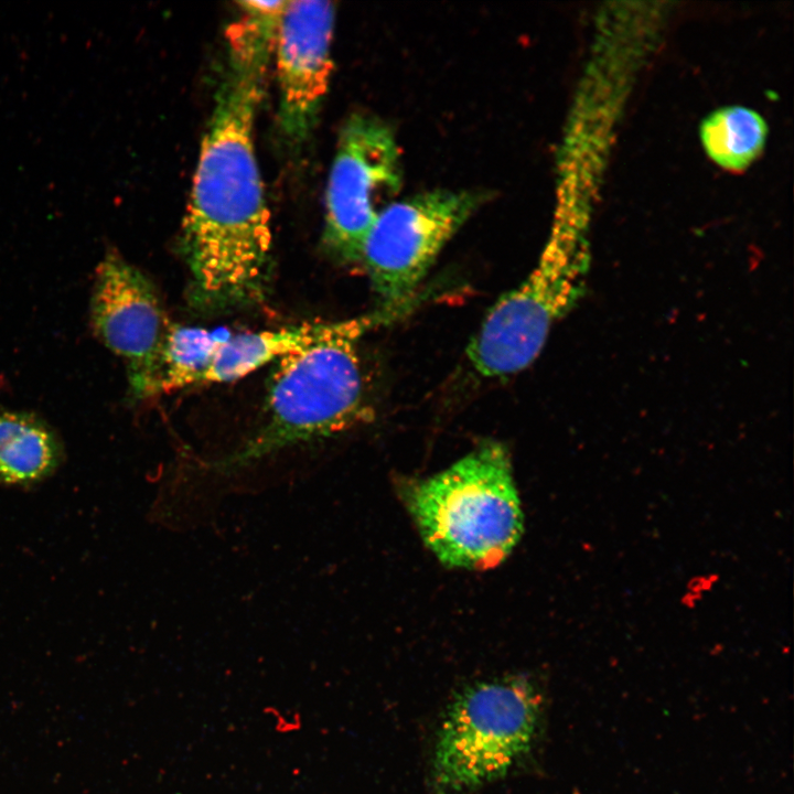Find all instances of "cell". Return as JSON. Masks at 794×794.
Instances as JSON below:
<instances>
[{
  "label": "cell",
  "mask_w": 794,
  "mask_h": 794,
  "mask_svg": "<svg viewBox=\"0 0 794 794\" xmlns=\"http://www.w3.org/2000/svg\"><path fill=\"white\" fill-rule=\"evenodd\" d=\"M389 320L376 310L324 322L308 344L278 358L268 382L266 423L216 468L228 473L364 420L368 412L358 343L369 330Z\"/></svg>",
  "instance_id": "2"
},
{
  "label": "cell",
  "mask_w": 794,
  "mask_h": 794,
  "mask_svg": "<svg viewBox=\"0 0 794 794\" xmlns=\"http://www.w3.org/2000/svg\"><path fill=\"white\" fill-rule=\"evenodd\" d=\"M407 502L426 545L451 567L500 564L523 530L509 455L496 441L416 483Z\"/></svg>",
  "instance_id": "3"
},
{
  "label": "cell",
  "mask_w": 794,
  "mask_h": 794,
  "mask_svg": "<svg viewBox=\"0 0 794 794\" xmlns=\"http://www.w3.org/2000/svg\"><path fill=\"white\" fill-rule=\"evenodd\" d=\"M228 46L181 237L191 301L206 310L260 300L269 277L270 215L253 131L271 52L249 41Z\"/></svg>",
  "instance_id": "1"
},
{
  "label": "cell",
  "mask_w": 794,
  "mask_h": 794,
  "mask_svg": "<svg viewBox=\"0 0 794 794\" xmlns=\"http://www.w3.org/2000/svg\"><path fill=\"white\" fill-rule=\"evenodd\" d=\"M401 184V152L391 127L374 115H352L340 131L326 184L328 253L345 264L361 261L369 229Z\"/></svg>",
  "instance_id": "7"
},
{
  "label": "cell",
  "mask_w": 794,
  "mask_h": 794,
  "mask_svg": "<svg viewBox=\"0 0 794 794\" xmlns=\"http://www.w3.org/2000/svg\"><path fill=\"white\" fill-rule=\"evenodd\" d=\"M541 698L524 678L498 679L463 690L442 721L433 755L437 794H457L503 776L532 749Z\"/></svg>",
  "instance_id": "5"
},
{
  "label": "cell",
  "mask_w": 794,
  "mask_h": 794,
  "mask_svg": "<svg viewBox=\"0 0 794 794\" xmlns=\"http://www.w3.org/2000/svg\"><path fill=\"white\" fill-rule=\"evenodd\" d=\"M89 308L94 335L124 360L135 396H151L170 323L151 281L109 248L96 268Z\"/></svg>",
  "instance_id": "8"
},
{
  "label": "cell",
  "mask_w": 794,
  "mask_h": 794,
  "mask_svg": "<svg viewBox=\"0 0 794 794\" xmlns=\"http://www.w3.org/2000/svg\"><path fill=\"white\" fill-rule=\"evenodd\" d=\"M62 441L42 418L25 411H0V485H35L60 468Z\"/></svg>",
  "instance_id": "10"
},
{
  "label": "cell",
  "mask_w": 794,
  "mask_h": 794,
  "mask_svg": "<svg viewBox=\"0 0 794 794\" xmlns=\"http://www.w3.org/2000/svg\"><path fill=\"white\" fill-rule=\"evenodd\" d=\"M589 255L579 228L559 219L527 278L503 294L468 345L466 355L483 377H506L530 365L550 329L586 291Z\"/></svg>",
  "instance_id": "4"
},
{
  "label": "cell",
  "mask_w": 794,
  "mask_h": 794,
  "mask_svg": "<svg viewBox=\"0 0 794 794\" xmlns=\"http://www.w3.org/2000/svg\"><path fill=\"white\" fill-rule=\"evenodd\" d=\"M768 127L754 110L743 106L723 107L709 115L700 127L704 148L721 168L740 171L761 153Z\"/></svg>",
  "instance_id": "12"
},
{
  "label": "cell",
  "mask_w": 794,
  "mask_h": 794,
  "mask_svg": "<svg viewBox=\"0 0 794 794\" xmlns=\"http://www.w3.org/2000/svg\"><path fill=\"white\" fill-rule=\"evenodd\" d=\"M221 342L202 328L169 323L151 396L200 384Z\"/></svg>",
  "instance_id": "13"
},
{
  "label": "cell",
  "mask_w": 794,
  "mask_h": 794,
  "mask_svg": "<svg viewBox=\"0 0 794 794\" xmlns=\"http://www.w3.org/2000/svg\"><path fill=\"white\" fill-rule=\"evenodd\" d=\"M472 190L436 189L387 205L376 217L362 258L378 311L397 318L441 249L484 202Z\"/></svg>",
  "instance_id": "6"
},
{
  "label": "cell",
  "mask_w": 794,
  "mask_h": 794,
  "mask_svg": "<svg viewBox=\"0 0 794 794\" xmlns=\"http://www.w3.org/2000/svg\"><path fill=\"white\" fill-rule=\"evenodd\" d=\"M321 322L299 326L238 334L222 341L200 384L238 379L268 362L308 344L319 332Z\"/></svg>",
  "instance_id": "11"
},
{
  "label": "cell",
  "mask_w": 794,
  "mask_h": 794,
  "mask_svg": "<svg viewBox=\"0 0 794 794\" xmlns=\"http://www.w3.org/2000/svg\"><path fill=\"white\" fill-rule=\"evenodd\" d=\"M334 20L330 1L291 0L283 9L273 51L280 126L291 141L307 138L326 95L333 69Z\"/></svg>",
  "instance_id": "9"
}]
</instances>
